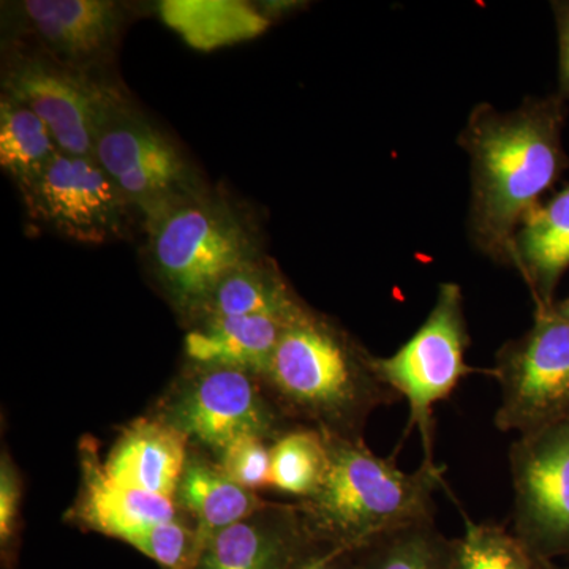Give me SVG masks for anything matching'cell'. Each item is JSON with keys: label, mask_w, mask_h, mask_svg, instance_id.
Listing matches in <instances>:
<instances>
[{"label": "cell", "mask_w": 569, "mask_h": 569, "mask_svg": "<svg viewBox=\"0 0 569 569\" xmlns=\"http://www.w3.org/2000/svg\"><path fill=\"white\" fill-rule=\"evenodd\" d=\"M567 114L560 93L527 97L511 111L478 103L460 130L458 144L470 159L468 236L493 263L511 268L516 234L568 168Z\"/></svg>", "instance_id": "cell-1"}, {"label": "cell", "mask_w": 569, "mask_h": 569, "mask_svg": "<svg viewBox=\"0 0 569 569\" xmlns=\"http://www.w3.org/2000/svg\"><path fill=\"white\" fill-rule=\"evenodd\" d=\"M263 378L288 415L351 440H365L370 415L400 399L378 376L376 356L309 307L283 332Z\"/></svg>", "instance_id": "cell-2"}, {"label": "cell", "mask_w": 569, "mask_h": 569, "mask_svg": "<svg viewBox=\"0 0 569 569\" xmlns=\"http://www.w3.org/2000/svg\"><path fill=\"white\" fill-rule=\"evenodd\" d=\"M326 441L323 488L298 503L318 545L355 550L407 523L436 518L433 493L443 485L445 467L422 460L407 473L395 459L372 452L365 440L326 436Z\"/></svg>", "instance_id": "cell-3"}, {"label": "cell", "mask_w": 569, "mask_h": 569, "mask_svg": "<svg viewBox=\"0 0 569 569\" xmlns=\"http://www.w3.org/2000/svg\"><path fill=\"white\" fill-rule=\"evenodd\" d=\"M153 266L183 313L203 316L217 284L257 250L230 209L194 194L146 220Z\"/></svg>", "instance_id": "cell-4"}, {"label": "cell", "mask_w": 569, "mask_h": 569, "mask_svg": "<svg viewBox=\"0 0 569 569\" xmlns=\"http://www.w3.org/2000/svg\"><path fill=\"white\" fill-rule=\"evenodd\" d=\"M470 332L466 316V298L459 283L438 287L436 302L425 323L388 358L376 356L381 380L406 399L410 418L408 432L418 430L426 462L433 458V407L455 392L463 378L479 372L468 366Z\"/></svg>", "instance_id": "cell-5"}, {"label": "cell", "mask_w": 569, "mask_h": 569, "mask_svg": "<svg viewBox=\"0 0 569 569\" xmlns=\"http://www.w3.org/2000/svg\"><path fill=\"white\" fill-rule=\"evenodd\" d=\"M489 376L498 383L496 427L518 436L569 418V320L535 312L529 331L508 340Z\"/></svg>", "instance_id": "cell-6"}, {"label": "cell", "mask_w": 569, "mask_h": 569, "mask_svg": "<svg viewBox=\"0 0 569 569\" xmlns=\"http://www.w3.org/2000/svg\"><path fill=\"white\" fill-rule=\"evenodd\" d=\"M515 537L535 557H569V418L509 448Z\"/></svg>", "instance_id": "cell-7"}, {"label": "cell", "mask_w": 569, "mask_h": 569, "mask_svg": "<svg viewBox=\"0 0 569 569\" xmlns=\"http://www.w3.org/2000/svg\"><path fill=\"white\" fill-rule=\"evenodd\" d=\"M93 159L146 220L197 194V181L179 149L122 99L100 127Z\"/></svg>", "instance_id": "cell-8"}, {"label": "cell", "mask_w": 569, "mask_h": 569, "mask_svg": "<svg viewBox=\"0 0 569 569\" xmlns=\"http://www.w3.org/2000/svg\"><path fill=\"white\" fill-rule=\"evenodd\" d=\"M31 213L84 244L121 238L132 204L93 157L59 152L21 187Z\"/></svg>", "instance_id": "cell-9"}, {"label": "cell", "mask_w": 569, "mask_h": 569, "mask_svg": "<svg viewBox=\"0 0 569 569\" xmlns=\"http://www.w3.org/2000/svg\"><path fill=\"white\" fill-rule=\"evenodd\" d=\"M254 377L242 370L200 369L176 392L163 419L216 455L238 438L280 437L279 413Z\"/></svg>", "instance_id": "cell-10"}, {"label": "cell", "mask_w": 569, "mask_h": 569, "mask_svg": "<svg viewBox=\"0 0 569 569\" xmlns=\"http://www.w3.org/2000/svg\"><path fill=\"white\" fill-rule=\"evenodd\" d=\"M6 96L26 104L50 130L63 153L93 157L108 112L122 99L78 71L28 59L7 73Z\"/></svg>", "instance_id": "cell-11"}, {"label": "cell", "mask_w": 569, "mask_h": 569, "mask_svg": "<svg viewBox=\"0 0 569 569\" xmlns=\"http://www.w3.org/2000/svg\"><path fill=\"white\" fill-rule=\"evenodd\" d=\"M326 552L307 529L299 505L271 503L212 535L198 569H305Z\"/></svg>", "instance_id": "cell-12"}, {"label": "cell", "mask_w": 569, "mask_h": 569, "mask_svg": "<svg viewBox=\"0 0 569 569\" xmlns=\"http://www.w3.org/2000/svg\"><path fill=\"white\" fill-rule=\"evenodd\" d=\"M33 31L67 67L107 54L121 28V9L108 0H28L22 3Z\"/></svg>", "instance_id": "cell-13"}, {"label": "cell", "mask_w": 569, "mask_h": 569, "mask_svg": "<svg viewBox=\"0 0 569 569\" xmlns=\"http://www.w3.org/2000/svg\"><path fill=\"white\" fill-rule=\"evenodd\" d=\"M189 437L164 419H138L123 430L103 470L114 481L168 498L178 493Z\"/></svg>", "instance_id": "cell-14"}, {"label": "cell", "mask_w": 569, "mask_h": 569, "mask_svg": "<svg viewBox=\"0 0 569 569\" xmlns=\"http://www.w3.org/2000/svg\"><path fill=\"white\" fill-rule=\"evenodd\" d=\"M298 317L204 318L203 325L187 335L186 355L200 369H234L264 377L283 332Z\"/></svg>", "instance_id": "cell-15"}, {"label": "cell", "mask_w": 569, "mask_h": 569, "mask_svg": "<svg viewBox=\"0 0 569 569\" xmlns=\"http://www.w3.org/2000/svg\"><path fill=\"white\" fill-rule=\"evenodd\" d=\"M511 268L529 288L535 312L556 305L557 287L569 269V183L545 200L520 227Z\"/></svg>", "instance_id": "cell-16"}, {"label": "cell", "mask_w": 569, "mask_h": 569, "mask_svg": "<svg viewBox=\"0 0 569 569\" xmlns=\"http://www.w3.org/2000/svg\"><path fill=\"white\" fill-rule=\"evenodd\" d=\"M84 489L77 505V519L86 529L122 541L127 535L156 523L178 520L174 498L130 488L104 473L93 452H84Z\"/></svg>", "instance_id": "cell-17"}, {"label": "cell", "mask_w": 569, "mask_h": 569, "mask_svg": "<svg viewBox=\"0 0 569 569\" xmlns=\"http://www.w3.org/2000/svg\"><path fill=\"white\" fill-rule=\"evenodd\" d=\"M159 13L190 48L204 52L257 39L271 26L266 13L238 0H163Z\"/></svg>", "instance_id": "cell-18"}, {"label": "cell", "mask_w": 569, "mask_h": 569, "mask_svg": "<svg viewBox=\"0 0 569 569\" xmlns=\"http://www.w3.org/2000/svg\"><path fill=\"white\" fill-rule=\"evenodd\" d=\"M176 501L192 516L204 541L217 531L271 507L257 492L231 481L219 463L194 456L187 460Z\"/></svg>", "instance_id": "cell-19"}, {"label": "cell", "mask_w": 569, "mask_h": 569, "mask_svg": "<svg viewBox=\"0 0 569 569\" xmlns=\"http://www.w3.org/2000/svg\"><path fill=\"white\" fill-rule=\"evenodd\" d=\"M306 309L274 264L253 258L238 266L217 284L204 307L203 317L295 318Z\"/></svg>", "instance_id": "cell-20"}, {"label": "cell", "mask_w": 569, "mask_h": 569, "mask_svg": "<svg viewBox=\"0 0 569 569\" xmlns=\"http://www.w3.org/2000/svg\"><path fill=\"white\" fill-rule=\"evenodd\" d=\"M356 569H456L458 538L441 533L436 518L407 523L351 550Z\"/></svg>", "instance_id": "cell-21"}, {"label": "cell", "mask_w": 569, "mask_h": 569, "mask_svg": "<svg viewBox=\"0 0 569 569\" xmlns=\"http://www.w3.org/2000/svg\"><path fill=\"white\" fill-rule=\"evenodd\" d=\"M61 152L50 130L26 104L3 93L0 102V164L20 187Z\"/></svg>", "instance_id": "cell-22"}, {"label": "cell", "mask_w": 569, "mask_h": 569, "mask_svg": "<svg viewBox=\"0 0 569 569\" xmlns=\"http://www.w3.org/2000/svg\"><path fill=\"white\" fill-rule=\"evenodd\" d=\"M329 468L328 441L316 427H296L271 447V488L302 500L323 488Z\"/></svg>", "instance_id": "cell-23"}, {"label": "cell", "mask_w": 569, "mask_h": 569, "mask_svg": "<svg viewBox=\"0 0 569 569\" xmlns=\"http://www.w3.org/2000/svg\"><path fill=\"white\" fill-rule=\"evenodd\" d=\"M538 560L511 530L466 518L456 569H535Z\"/></svg>", "instance_id": "cell-24"}, {"label": "cell", "mask_w": 569, "mask_h": 569, "mask_svg": "<svg viewBox=\"0 0 569 569\" xmlns=\"http://www.w3.org/2000/svg\"><path fill=\"white\" fill-rule=\"evenodd\" d=\"M122 542L164 569H198L206 546L197 527L179 519L132 531Z\"/></svg>", "instance_id": "cell-25"}, {"label": "cell", "mask_w": 569, "mask_h": 569, "mask_svg": "<svg viewBox=\"0 0 569 569\" xmlns=\"http://www.w3.org/2000/svg\"><path fill=\"white\" fill-rule=\"evenodd\" d=\"M219 467L247 490L271 488V447L261 437H242L219 452Z\"/></svg>", "instance_id": "cell-26"}, {"label": "cell", "mask_w": 569, "mask_h": 569, "mask_svg": "<svg viewBox=\"0 0 569 569\" xmlns=\"http://www.w3.org/2000/svg\"><path fill=\"white\" fill-rule=\"evenodd\" d=\"M20 507V477L9 456L3 455L0 462V546H2L3 557H7L14 541Z\"/></svg>", "instance_id": "cell-27"}, {"label": "cell", "mask_w": 569, "mask_h": 569, "mask_svg": "<svg viewBox=\"0 0 569 569\" xmlns=\"http://www.w3.org/2000/svg\"><path fill=\"white\" fill-rule=\"evenodd\" d=\"M552 11L559 37V93L569 100V0L552 2Z\"/></svg>", "instance_id": "cell-28"}, {"label": "cell", "mask_w": 569, "mask_h": 569, "mask_svg": "<svg viewBox=\"0 0 569 569\" xmlns=\"http://www.w3.org/2000/svg\"><path fill=\"white\" fill-rule=\"evenodd\" d=\"M306 569H356L353 553L351 550L332 549Z\"/></svg>", "instance_id": "cell-29"}, {"label": "cell", "mask_w": 569, "mask_h": 569, "mask_svg": "<svg viewBox=\"0 0 569 569\" xmlns=\"http://www.w3.org/2000/svg\"><path fill=\"white\" fill-rule=\"evenodd\" d=\"M552 309L553 312L569 320V298L563 299V301H557L556 305L552 306Z\"/></svg>", "instance_id": "cell-30"}, {"label": "cell", "mask_w": 569, "mask_h": 569, "mask_svg": "<svg viewBox=\"0 0 569 569\" xmlns=\"http://www.w3.org/2000/svg\"><path fill=\"white\" fill-rule=\"evenodd\" d=\"M535 569H559V565H556V561L539 559Z\"/></svg>", "instance_id": "cell-31"}, {"label": "cell", "mask_w": 569, "mask_h": 569, "mask_svg": "<svg viewBox=\"0 0 569 569\" xmlns=\"http://www.w3.org/2000/svg\"><path fill=\"white\" fill-rule=\"evenodd\" d=\"M559 569H569V567H559Z\"/></svg>", "instance_id": "cell-32"}, {"label": "cell", "mask_w": 569, "mask_h": 569, "mask_svg": "<svg viewBox=\"0 0 569 569\" xmlns=\"http://www.w3.org/2000/svg\"><path fill=\"white\" fill-rule=\"evenodd\" d=\"M306 568H307V567H306ZM306 568H305V569H306Z\"/></svg>", "instance_id": "cell-33"}]
</instances>
